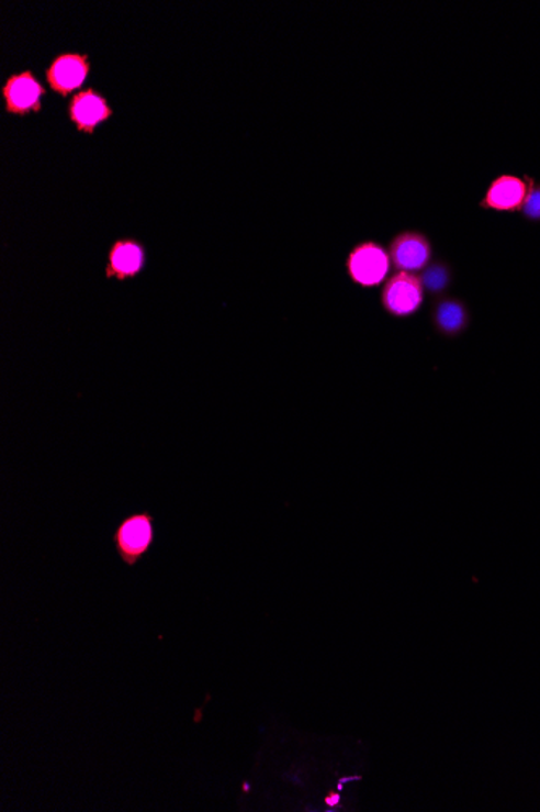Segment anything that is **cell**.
<instances>
[{
    "label": "cell",
    "mask_w": 540,
    "mask_h": 812,
    "mask_svg": "<svg viewBox=\"0 0 540 812\" xmlns=\"http://www.w3.org/2000/svg\"><path fill=\"white\" fill-rule=\"evenodd\" d=\"M112 542L122 561L130 568H135L156 542L153 514L149 511H139L126 516L115 529Z\"/></svg>",
    "instance_id": "1"
},
{
    "label": "cell",
    "mask_w": 540,
    "mask_h": 812,
    "mask_svg": "<svg viewBox=\"0 0 540 812\" xmlns=\"http://www.w3.org/2000/svg\"><path fill=\"white\" fill-rule=\"evenodd\" d=\"M391 254L378 242H361L351 248L347 258V271L351 281L362 288L382 285L391 272Z\"/></svg>",
    "instance_id": "2"
},
{
    "label": "cell",
    "mask_w": 540,
    "mask_h": 812,
    "mask_svg": "<svg viewBox=\"0 0 540 812\" xmlns=\"http://www.w3.org/2000/svg\"><path fill=\"white\" fill-rule=\"evenodd\" d=\"M382 307L395 319L415 315L423 305L424 288L419 276L398 271L387 279L382 289Z\"/></svg>",
    "instance_id": "3"
},
{
    "label": "cell",
    "mask_w": 540,
    "mask_h": 812,
    "mask_svg": "<svg viewBox=\"0 0 540 812\" xmlns=\"http://www.w3.org/2000/svg\"><path fill=\"white\" fill-rule=\"evenodd\" d=\"M535 179L529 176H513V174H502L497 179L492 180L487 192L482 197L480 207L488 211H497V213H521L522 204L528 198Z\"/></svg>",
    "instance_id": "4"
},
{
    "label": "cell",
    "mask_w": 540,
    "mask_h": 812,
    "mask_svg": "<svg viewBox=\"0 0 540 812\" xmlns=\"http://www.w3.org/2000/svg\"><path fill=\"white\" fill-rule=\"evenodd\" d=\"M91 64L87 54L64 53L54 57L46 70V80L50 90L59 97L78 93L90 77Z\"/></svg>",
    "instance_id": "5"
},
{
    "label": "cell",
    "mask_w": 540,
    "mask_h": 812,
    "mask_svg": "<svg viewBox=\"0 0 540 812\" xmlns=\"http://www.w3.org/2000/svg\"><path fill=\"white\" fill-rule=\"evenodd\" d=\"M44 94H46V88L30 70H23L7 78L2 88L5 111L15 115L40 112Z\"/></svg>",
    "instance_id": "6"
},
{
    "label": "cell",
    "mask_w": 540,
    "mask_h": 812,
    "mask_svg": "<svg viewBox=\"0 0 540 812\" xmlns=\"http://www.w3.org/2000/svg\"><path fill=\"white\" fill-rule=\"evenodd\" d=\"M148 262L145 245L132 237L115 241L109 248L105 278L128 281L142 275Z\"/></svg>",
    "instance_id": "7"
},
{
    "label": "cell",
    "mask_w": 540,
    "mask_h": 812,
    "mask_svg": "<svg viewBox=\"0 0 540 812\" xmlns=\"http://www.w3.org/2000/svg\"><path fill=\"white\" fill-rule=\"evenodd\" d=\"M68 118L78 132L92 135L99 125L112 118V108L104 94L87 88L71 97L68 102Z\"/></svg>",
    "instance_id": "8"
},
{
    "label": "cell",
    "mask_w": 540,
    "mask_h": 812,
    "mask_svg": "<svg viewBox=\"0 0 540 812\" xmlns=\"http://www.w3.org/2000/svg\"><path fill=\"white\" fill-rule=\"evenodd\" d=\"M389 254L400 271H420L429 266L432 247L426 235L408 231L393 237Z\"/></svg>",
    "instance_id": "9"
},
{
    "label": "cell",
    "mask_w": 540,
    "mask_h": 812,
    "mask_svg": "<svg viewBox=\"0 0 540 812\" xmlns=\"http://www.w3.org/2000/svg\"><path fill=\"white\" fill-rule=\"evenodd\" d=\"M468 322H470V313H468L466 305L460 300H440L434 309V323H436L437 330L447 334V336H454V334L466 330Z\"/></svg>",
    "instance_id": "10"
},
{
    "label": "cell",
    "mask_w": 540,
    "mask_h": 812,
    "mask_svg": "<svg viewBox=\"0 0 540 812\" xmlns=\"http://www.w3.org/2000/svg\"><path fill=\"white\" fill-rule=\"evenodd\" d=\"M419 278L420 282H423L424 291L439 293L449 288L451 272L446 263H432V265L424 268V272Z\"/></svg>",
    "instance_id": "11"
},
{
    "label": "cell",
    "mask_w": 540,
    "mask_h": 812,
    "mask_svg": "<svg viewBox=\"0 0 540 812\" xmlns=\"http://www.w3.org/2000/svg\"><path fill=\"white\" fill-rule=\"evenodd\" d=\"M521 214L528 221H540V183L536 180L532 182L525 204H522Z\"/></svg>",
    "instance_id": "12"
}]
</instances>
